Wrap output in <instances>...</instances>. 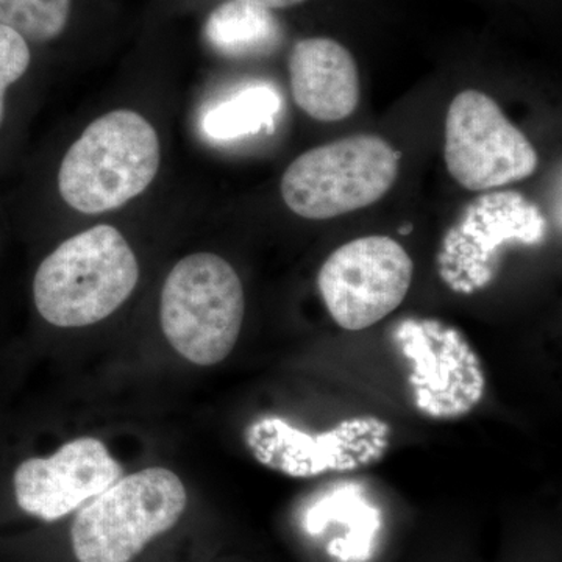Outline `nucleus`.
Here are the masks:
<instances>
[{
	"instance_id": "obj_8",
	"label": "nucleus",
	"mask_w": 562,
	"mask_h": 562,
	"mask_svg": "<svg viewBox=\"0 0 562 562\" xmlns=\"http://www.w3.org/2000/svg\"><path fill=\"white\" fill-rule=\"evenodd\" d=\"M122 475V465L99 439H74L47 458L22 462L13 476L22 512L54 522L76 512Z\"/></svg>"
},
{
	"instance_id": "obj_14",
	"label": "nucleus",
	"mask_w": 562,
	"mask_h": 562,
	"mask_svg": "<svg viewBox=\"0 0 562 562\" xmlns=\"http://www.w3.org/2000/svg\"><path fill=\"white\" fill-rule=\"evenodd\" d=\"M241 2L255 3V5L265 7L268 10H279L301 5L306 0H241Z\"/></svg>"
},
{
	"instance_id": "obj_4",
	"label": "nucleus",
	"mask_w": 562,
	"mask_h": 562,
	"mask_svg": "<svg viewBox=\"0 0 562 562\" xmlns=\"http://www.w3.org/2000/svg\"><path fill=\"white\" fill-rule=\"evenodd\" d=\"M187 505V487L169 469L122 476L77 514L70 528L74 554L79 562H131L179 522Z\"/></svg>"
},
{
	"instance_id": "obj_7",
	"label": "nucleus",
	"mask_w": 562,
	"mask_h": 562,
	"mask_svg": "<svg viewBox=\"0 0 562 562\" xmlns=\"http://www.w3.org/2000/svg\"><path fill=\"white\" fill-rule=\"evenodd\" d=\"M414 262L390 236H364L333 251L317 288L333 321L349 331L379 324L405 301Z\"/></svg>"
},
{
	"instance_id": "obj_9",
	"label": "nucleus",
	"mask_w": 562,
	"mask_h": 562,
	"mask_svg": "<svg viewBox=\"0 0 562 562\" xmlns=\"http://www.w3.org/2000/svg\"><path fill=\"white\" fill-rule=\"evenodd\" d=\"M294 102L319 122L347 120L360 102V76L353 55L331 38H306L290 55Z\"/></svg>"
},
{
	"instance_id": "obj_12",
	"label": "nucleus",
	"mask_w": 562,
	"mask_h": 562,
	"mask_svg": "<svg viewBox=\"0 0 562 562\" xmlns=\"http://www.w3.org/2000/svg\"><path fill=\"white\" fill-rule=\"evenodd\" d=\"M70 2L72 0H0V24L33 43H47L65 32Z\"/></svg>"
},
{
	"instance_id": "obj_13",
	"label": "nucleus",
	"mask_w": 562,
	"mask_h": 562,
	"mask_svg": "<svg viewBox=\"0 0 562 562\" xmlns=\"http://www.w3.org/2000/svg\"><path fill=\"white\" fill-rule=\"evenodd\" d=\"M32 54L27 40L13 29L0 24V124L5 111V92L27 72Z\"/></svg>"
},
{
	"instance_id": "obj_10",
	"label": "nucleus",
	"mask_w": 562,
	"mask_h": 562,
	"mask_svg": "<svg viewBox=\"0 0 562 562\" xmlns=\"http://www.w3.org/2000/svg\"><path fill=\"white\" fill-rule=\"evenodd\" d=\"M205 36L214 49L227 57H261L277 49L281 29L271 10L227 0L210 14Z\"/></svg>"
},
{
	"instance_id": "obj_3",
	"label": "nucleus",
	"mask_w": 562,
	"mask_h": 562,
	"mask_svg": "<svg viewBox=\"0 0 562 562\" xmlns=\"http://www.w3.org/2000/svg\"><path fill=\"white\" fill-rule=\"evenodd\" d=\"M244 312L241 279L220 255L199 251L181 258L162 286V333L195 366H216L232 353Z\"/></svg>"
},
{
	"instance_id": "obj_1",
	"label": "nucleus",
	"mask_w": 562,
	"mask_h": 562,
	"mask_svg": "<svg viewBox=\"0 0 562 562\" xmlns=\"http://www.w3.org/2000/svg\"><path fill=\"white\" fill-rule=\"evenodd\" d=\"M138 280V260L124 236L98 225L66 239L41 262L33 301L55 327H87L120 310Z\"/></svg>"
},
{
	"instance_id": "obj_11",
	"label": "nucleus",
	"mask_w": 562,
	"mask_h": 562,
	"mask_svg": "<svg viewBox=\"0 0 562 562\" xmlns=\"http://www.w3.org/2000/svg\"><path fill=\"white\" fill-rule=\"evenodd\" d=\"M283 98L272 85H246L228 98L211 105L202 116V132L216 143H231L272 132L276 127Z\"/></svg>"
},
{
	"instance_id": "obj_2",
	"label": "nucleus",
	"mask_w": 562,
	"mask_h": 562,
	"mask_svg": "<svg viewBox=\"0 0 562 562\" xmlns=\"http://www.w3.org/2000/svg\"><path fill=\"white\" fill-rule=\"evenodd\" d=\"M160 161V139L150 122L132 110L110 111L92 121L66 151L58 190L70 209L106 213L143 194Z\"/></svg>"
},
{
	"instance_id": "obj_5",
	"label": "nucleus",
	"mask_w": 562,
	"mask_h": 562,
	"mask_svg": "<svg viewBox=\"0 0 562 562\" xmlns=\"http://www.w3.org/2000/svg\"><path fill=\"white\" fill-rule=\"evenodd\" d=\"M398 162L401 154L380 136L333 140L291 162L281 198L303 220H333L383 199L397 180Z\"/></svg>"
},
{
	"instance_id": "obj_6",
	"label": "nucleus",
	"mask_w": 562,
	"mask_h": 562,
	"mask_svg": "<svg viewBox=\"0 0 562 562\" xmlns=\"http://www.w3.org/2000/svg\"><path fill=\"white\" fill-rule=\"evenodd\" d=\"M443 158L464 190L487 191L531 177L538 151L498 103L482 91L465 90L450 103Z\"/></svg>"
}]
</instances>
